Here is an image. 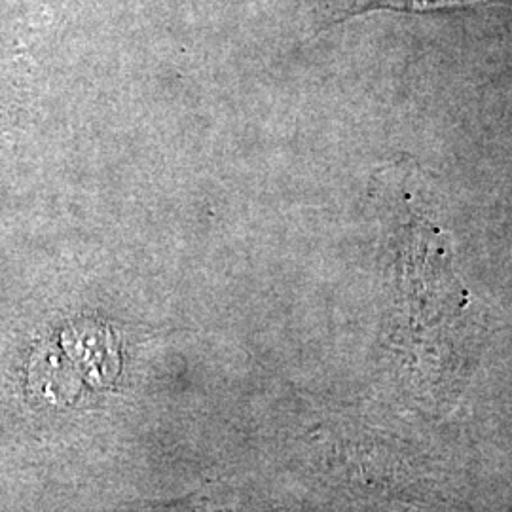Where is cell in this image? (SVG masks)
I'll list each match as a JSON object with an SVG mask.
<instances>
[{"mask_svg":"<svg viewBox=\"0 0 512 512\" xmlns=\"http://www.w3.org/2000/svg\"><path fill=\"white\" fill-rule=\"evenodd\" d=\"M495 0H359L357 6L363 8H393V10H439V8H459L471 4H484Z\"/></svg>","mask_w":512,"mask_h":512,"instance_id":"obj_1","label":"cell"}]
</instances>
